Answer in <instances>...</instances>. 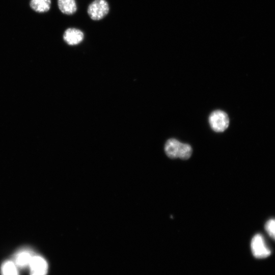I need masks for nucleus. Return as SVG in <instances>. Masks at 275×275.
I'll return each instance as SVG.
<instances>
[{"mask_svg":"<svg viewBox=\"0 0 275 275\" xmlns=\"http://www.w3.org/2000/svg\"><path fill=\"white\" fill-rule=\"evenodd\" d=\"M164 151L170 158H179L185 160L188 159L192 153L191 146L179 142L175 139H170L164 145Z\"/></svg>","mask_w":275,"mask_h":275,"instance_id":"f257e3e1","label":"nucleus"},{"mask_svg":"<svg viewBox=\"0 0 275 275\" xmlns=\"http://www.w3.org/2000/svg\"><path fill=\"white\" fill-rule=\"evenodd\" d=\"M208 121L212 129L217 132H223L229 124L228 115L222 110L212 112L209 116Z\"/></svg>","mask_w":275,"mask_h":275,"instance_id":"f03ea898","label":"nucleus"},{"mask_svg":"<svg viewBox=\"0 0 275 275\" xmlns=\"http://www.w3.org/2000/svg\"><path fill=\"white\" fill-rule=\"evenodd\" d=\"M109 11L108 3L106 0H94L88 7L87 13L93 20H99L107 15Z\"/></svg>","mask_w":275,"mask_h":275,"instance_id":"7ed1b4c3","label":"nucleus"},{"mask_svg":"<svg viewBox=\"0 0 275 275\" xmlns=\"http://www.w3.org/2000/svg\"><path fill=\"white\" fill-rule=\"evenodd\" d=\"M251 246L253 255L257 258H264L271 254L269 248L261 234H257L253 237Z\"/></svg>","mask_w":275,"mask_h":275,"instance_id":"20e7f679","label":"nucleus"},{"mask_svg":"<svg viewBox=\"0 0 275 275\" xmlns=\"http://www.w3.org/2000/svg\"><path fill=\"white\" fill-rule=\"evenodd\" d=\"M35 253L30 249L22 248L17 251L13 257L12 261L18 269L29 268Z\"/></svg>","mask_w":275,"mask_h":275,"instance_id":"39448f33","label":"nucleus"},{"mask_svg":"<svg viewBox=\"0 0 275 275\" xmlns=\"http://www.w3.org/2000/svg\"><path fill=\"white\" fill-rule=\"evenodd\" d=\"M29 268L30 275H46L48 265L45 259L41 256L34 255Z\"/></svg>","mask_w":275,"mask_h":275,"instance_id":"423d86ee","label":"nucleus"},{"mask_svg":"<svg viewBox=\"0 0 275 275\" xmlns=\"http://www.w3.org/2000/svg\"><path fill=\"white\" fill-rule=\"evenodd\" d=\"M63 39L70 45H77L81 43L84 38V34L78 29L70 28L65 30L64 33Z\"/></svg>","mask_w":275,"mask_h":275,"instance_id":"0eeeda50","label":"nucleus"},{"mask_svg":"<svg viewBox=\"0 0 275 275\" xmlns=\"http://www.w3.org/2000/svg\"><path fill=\"white\" fill-rule=\"evenodd\" d=\"M57 4L60 11L66 15H73L77 9L75 0H57Z\"/></svg>","mask_w":275,"mask_h":275,"instance_id":"6e6552de","label":"nucleus"},{"mask_svg":"<svg viewBox=\"0 0 275 275\" xmlns=\"http://www.w3.org/2000/svg\"><path fill=\"white\" fill-rule=\"evenodd\" d=\"M29 6L34 11L43 13L49 11L51 6V0H30Z\"/></svg>","mask_w":275,"mask_h":275,"instance_id":"1a4fd4ad","label":"nucleus"},{"mask_svg":"<svg viewBox=\"0 0 275 275\" xmlns=\"http://www.w3.org/2000/svg\"><path fill=\"white\" fill-rule=\"evenodd\" d=\"M1 275H19L18 268L12 260L4 261L1 267Z\"/></svg>","mask_w":275,"mask_h":275,"instance_id":"9d476101","label":"nucleus"},{"mask_svg":"<svg viewBox=\"0 0 275 275\" xmlns=\"http://www.w3.org/2000/svg\"><path fill=\"white\" fill-rule=\"evenodd\" d=\"M265 229L268 235L275 240V219H270L265 224Z\"/></svg>","mask_w":275,"mask_h":275,"instance_id":"9b49d317","label":"nucleus"}]
</instances>
